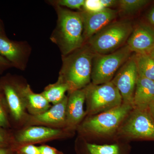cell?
I'll use <instances>...</instances> for the list:
<instances>
[{
  "label": "cell",
  "mask_w": 154,
  "mask_h": 154,
  "mask_svg": "<svg viewBox=\"0 0 154 154\" xmlns=\"http://www.w3.org/2000/svg\"><path fill=\"white\" fill-rule=\"evenodd\" d=\"M133 29L129 21H113L92 36L86 44L95 54L111 53L124 46Z\"/></svg>",
  "instance_id": "4"
},
{
  "label": "cell",
  "mask_w": 154,
  "mask_h": 154,
  "mask_svg": "<svg viewBox=\"0 0 154 154\" xmlns=\"http://www.w3.org/2000/svg\"><path fill=\"white\" fill-rule=\"evenodd\" d=\"M21 91L26 109L30 115L41 114L51 107L42 94L34 93L29 85H21Z\"/></svg>",
  "instance_id": "16"
},
{
  "label": "cell",
  "mask_w": 154,
  "mask_h": 154,
  "mask_svg": "<svg viewBox=\"0 0 154 154\" xmlns=\"http://www.w3.org/2000/svg\"><path fill=\"white\" fill-rule=\"evenodd\" d=\"M41 154H64L56 149L47 145H42L39 147Z\"/></svg>",
  "instance_id": "26"
},
{
  "label": "cell",
  "mask_w": 154,
  "mask_h": 154,
  "mask_svg": "<svg viewBox=\"0 0 154 154\" xmlns=\"http://www.w3.org/2000/svg\"><path fill=\"white\" fill-rule=\"evenodd\" d=\"M85 0H58L52 1L56 6L66 7L72 9H78L82 10L83 8Z\"/></svg>",
  "instance_id": "22"
},
{
  "label": "cell",
  "mask_w": 154,
  "mask_h": 154,
  "mask_svg": "<svg viewBox=\"0 0 154 154\" xmlns=\"http://www.w3.org/2000/svg\"><path fill=\"white\" fill-rule=\"evenodd\" d=\"M3 91L11 115L17 121L27 120L28 116L21 91V85L17 84L6 83Z\"/></svg>",
  "instance_id": "14"
},
{
  "label": "cell",
  "mask_w": 154,
  "mask_h": 154,
  "mask_svg": "<svg viewBox=\"0 0 154 154\" xmlns=\"http://www.w3.org/2000/svg\"><path fill=\"white\" fill-rule=\"evenodd\" d=\"M105 8L99 0H85L83 6V11L89 13H95L101 11Z\"/></svg>",
  "instance_id": "23"
},
{
  "label": "cell",
  "mask_w": 154,
  "mask_h": 154,
  "mask_svg": "<svg viewBox=\"0 0 154 154\" xmlns=\"http://www.w3.org/2000/svg\"><path fill=\"white\" fill-rule=\"evenodd\" d=\"M100 3L105 8H110L111 7L118 5L119 1L116 0H99Z\"/></svg>",
  "instance_id": "27"
},
{
  "label": "cell",
  "mask_w": 154,
  "mask_h": 154,
  "mask_svg": "<svg viewBox=\"0 0 154 154\" xmlns=\"http://www.w3.org/2000/svg\"><path fill=\"white\" fill-rule=\"evenodd\" d=\"M87 154H129L128 149L118 143L97 144L87 143Z\"/></svg>",
  "instance_id": "20"
},
{
  "label": "cell",
  "mask_w": 154,
  "mask_h": 154,
  "mask_svg": "<svg viewBox=\"0 0 154 154\" xmlns=\"http://www.w3.org/2000/svg\"><path fill=\"white\" fill-rule=\"evenodd\" d=\"M57 26L51 40L59 48L62 56L68 55L85 44L82 12H74L56 6Z\"/></svg>",
  "instance_id": "1"
},
{
  "label": "cell",
  "mask_w": 154,
  "mask_h": 154,
  "mask_svg": "<svg viewBox=\"0 0 154 154\" xmlns=\"http://www.w3.org/2000/svg\"><path fill=\"white\" fill-rule=\"evenodd\" d=\"M122 103L110 110L91 116L78 127L82 134L96 137H107L116 134L122 122L133 109Z\"/></svg>",
  "instance_id": "3"
},
{
  "label": "cell",
  "mask_w": 154,
  "mask_h": 154,
  "mask_svg": "<svg viewBox=\"0 0 154 154\" xmlns=\"http://www.w3.org/2000/svg\"><path fill=\"white\" fill-rule=\"evenodd\" d=\"M148 54L153 59V60L154 61V48Z\"/></svg>",
  "instance_id": "33"
},
{
  "label": "cell",
  "mask_w": 154,
  "mask_h": 154,
  "mask_svg": "<svg viewBox=\"0 0 154 154\" xmlns=\"http://www.w3.org/2000/svg\"><path fill=\"white\" fill-rule=\"evenodd\" d=\"M11 64L9 61L2 56L0 55V66H9Z\"/></svg>",
  "instance_id": "29"
},
{
  "label": "cell",
  "mask_w": 154,
  "mask_h": 154,
  "mask_svg": "<svg viewBox=\"0 0 154 154\" xmlns=\"http://www.w3.org/2000/svg\"><path fill=\"white\" fill-rule=\"evenodd\" d=\"M153 102L154 81L138 75L134 96V108L149 109Z\"/></svg>",
  "instance_id": "15"
},
{
  "label": "cell",
  "mask_w": 154,
  "mask_h": 154,
  "mask_svg": "<svg viewBox=\"0 0 154 154\" xmlns=\"http://www.w3.org/2000/svg\"><path fill=\"white\" fill-rule=\"evenodd\" d=\"M82 15L85 42L102 28L114 21L117 17V11L111 8H105L95 13L81 11Z\"/></svg>",
  "instance_id": "11"
},
{
  "label": "cell",
  "mask_w": 154,
  "mask_h": 154,
  "mask_svg": "<svg viewBox=\"0 0 154 154\" xmlns=\"http://www.w3.org/2000/svg\"><path fill=\"white\" fill-rule=\"evenodd\" d=\"M20 152L24 154H41L39 147L33 144L24 145L20 149Z\"/></svg>",
  "instance_id": "24"
},
{
  "label": "cell",
  "mask_w": 154,
  "mask_h": 154,
  "mask_svg": "<svg viewBox=\"0 0 154 154\" xmlns=\"http://www.w3.org/2000/svg\"><path fill=\"white\" fill-rule=\"evenodd\" d=\"M85 89L86 112L89 116L110 110L122 103L120 92L111 82L99 85L91 83Z\"/></svg>",
  "instance_id": "6"
},
{
  "label": "cell",
  "mask_w": 154,
  "mask_h": 154,
  "mask_svg": "<svg viewBox=\"0 0 154 154\" xmlns=\"http://www.w3.org/2000/svg\"><path fill=\"white\" fill-rule=\"evenodd\" d=\"M69 91L68 85L60 79L53 84L48 85L42 93L50 103L54 105L60 102L65 97V93Z\"/></svg>",
  "instance_id": "18"
},
{
  "label": "cell",
  "mask_w": 154,
  "mask_h": 154,
  "mask_svg": "<svg viewBox=\"0 0 154 154\" xmlns=\"http://www.w3.org/2000/svg\"><path fill=\"white\" fill-rule=\"evenodd\" d=\"M69 132L59 128L30 126L20 131L16 135L15 139L18 143L24 146L65 137Z\"/></svg>",
  "instance_id": "9"
},
{
  "label": "cell",
  "mask_w": 154,
  "mask_h": 154,
  "mask_svg": "<svg viewBox=\"0 0 154 154\" xmlns=\"http://www.w3.org/2000/svg\"><path fill=\"white\" fill-rule=\"evenodd\" d=\"M94 55L85 43L68 55L62 56V66L58 79L68 85L69 93L84 89L91 84Z\"/></svg>",
  "instance_id": "2"
},
{
  "label": "cell",
  "mask_w": 154,
  "mask_h": 154,
  "mask_svg": "<svg viewBox=\"0 0 154 154\" xmlns=\"http://www.w3.org/2000/svg\"><path fill=\"white\" fill-rule=\"evenodd\" d=\"M148 19L150 23L154 25V8L149 14Z\"/></svg>",
  "instance_id": "30"
},
{
  "label": "cell",
  "mask_w": 154,
  "mask_h": 154,
  "mask_svg": "<svg viewBox=\"0 0 154 154\" xmlns=\"http://www.w3.org/2000/svg\"></svg>",
  "instance_id": "35"
},
{
  "label": "cell",
  "mask_w": 154,
  "mask_h": 154,
  "mask_svg": "<svg viewBox=\"0 0 154 154\" xmlns=\"http://www.w3.org/2000/svg\"><path fill=\"white\" fill-rule=\"evenodd\" d=\"M25 55L23 46L20 43L11 41L0 35V55L9 61L11 64L23 68Z\"/></svg>",
  "instance_id": "17"
},
{
  "label": "cell",
  "mask_w": 154,
  "mask_h": 154,
  "mask_svg": "<svg viewBox=\"0 0 154 154\" xmlns=\"http://www.w3.org/2000/svg\"><path fill=\"white\" fill-rule=\"evenodd\" d=\"M138 75L154 81V61L148 54H134Z\"/></svg>",
  "instance_id": "19"
},
{
  "label": "cell",
  "mask_w": 154,
  "mask_h": 154,
  "mask_svg": "<svg viewBox=\"0 0 154 154\" xmlns=\"http://www.w3.org/2000/svg\"><path fill=\"white\" fill-rule=\"evenodd\" d=\"M8 125V117L0 99V127L7 128Z\"/></svg>",
  "instance_id": "25"
},
{
  "label": "cell",
  "mask_w": 154,
  "mask_h": 154,
  "mask_svg": "<svg viewBox=\"0 0 154 154\" xmlns=\"http://www.w3.org/2000/svg\"><path fill=\"white\" fill-rule=\"evenodd\" d=\"M126 44L135 54H149L154 48V29L147 25H139L133 30Z\"/></svg>",
  "instance_id": "13"
},
{
  "label": "cell",
  "mask_w": 154,
  "mask_h": 154,
  "mask_svg": "<svg viewBox=\"0 0 154 154\" xmlns=\"http://www.w3.org/2000/svg\"><path fill=\"white\" fill-rule=\"evenodd\" d=\"M149 109L154 120V102L150 105Z\"/></svg>",
  "instance_id": "31"
},
{
  "label": "cell",
  "mask_w": 154,
  "mask_h": 154,
  "mask_svg": "<svg viewBox=\"0 0 154 154\" xmlns=\"http://www.w3.org/2000/svg\"><path fill=\"white\" fill-rule=\"evenodd\" d=\"M68 96L41 114L30 115L27 122L30 125H44L54 128L65 127Z\"/></svg>",
  "instance_id": "10"
},
{
  "label": "cell",
  "mask_w": 154,
  "mask_h": 154,
  "mask_svg": "<svg viewBox=\"0 0 154 154\" xmlns=\"http://www.w3.org/2000/svg\"><path fill=\"white\" fill-rule=\"evenodd\" d=\"M138 73L134 54L125 62L116 73L111 81L120 92L122 103L133 107V99Z\"/></svg>",
  "instance_id": "8"
},
{
  "label": "cell",
  "mask_w": 154,
  "mask_h": 154,
  "mask_svg": "<svg viewBox=\"0 0 154 154\" xmlns=\"http://www.w3.org/2000/svg\"><path fill=\"white\" fill-rule=\"evenodd\" d=\"M7 141L8 139L5 133L0 127V148H2L5 146L7 144Z\"/></svg>",
  "instance_id": "28"
},
{
  "label": "cell",
  "mask_w": 154,
  "mask_h": 154,
  "mask_svg": "<svg viewBox=\"0 0 154 154\" xmlns=\"http://www.w3.org/2000/svg\"><path fill=\"white\" fill-rule=\"evenodd\" d=\"M116 135L126 140L154 141V120L149 109L133 108Z\"/></svg>",
  "instance_id": "7"
},
{
  "label": "cell",
  "mask_w": 154,
  "mask_h": 154,
  "mask_svg": "<svg viewBox=\"0 0 154 154\" xmlns=\"http://www.w3.org/2000/svg\"><path fill=\"white\" fill-rule=\"evenodd\" d=\"M66 105V123L64 129L71 132L81 123L87 115L84 110L85 101L86 93L85 88L69 93Z\"/></svg>",
  "instance_id": "12"
},
{
  "label": "cell",
  "mask_w": 154,
  "mask_h": 154,
  "mask_svg": "<svg viewBox=\"0 0 154 154\" xmlns=\"http://www.w3.org/2000/svg\"><path fill=\"white\" fill-rule=\"evenodd\" d=\"M132 53L125 44L111 53L95 54L92 60L91 83L99 85L111 82L118 70L132 55Z\"/></svg>",
  "instance_id": "5"
},
{
  "label": "cell",
  "mask_w": 154,
  "mask_h": 154,
  "mask_svg": "<svg viewBox=\"0 0 154 154\" xmlns=\"http://www.w3.org/2000/svg\"><path fill=\"white\" fill-rule=\"evenodd\" d=\"M0 154H8V152L5 149L0 148Z\"/></svg>",
  "instance_id": "32"
},
{
  "label": "cell",
  "mask_w": 154,
  "mask_h": 154,
  "mask_svg": "<svg viewBox=\"0 0 154 154\" xmlns=\"http://www.w3.org/2000/svg\"><path fill=\"white\" fill-rule=\"evenodd\" d=\"M2 29L1 28V26H0V33H2Z\"/></svg>",
  "instance_id": "34"
},
{
  "label": "cell",
  "mask_w": 154,
  "mask_h": 154,
  "mask_svg": "<svg viewBox=\"0 0 154 154\" xmlns=\"http://www.w3.org/2000/svg\"><path fill=\"white\" fill-rule=\"evenodd\" d=\"M149 2L147 0H119L118 5L123 13L130 14L137 11Z\"/></svg>",
  "instance_id": "21"
}]
</instances>
